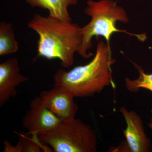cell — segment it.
<instances>
[{
    "label": "cell",
    "mask_w": 152,
    "mask_h": 152,
    "mask_svg": "<svg viewBox=\"0 0 152 152\" xmlns=\"http://www.w3.org/2000/svg\"><path fill=\"white\" fill-rule=\"evenodd\" d=\"M28 26L39 36L38 56L59 59L64 68L72 65L75 53H79L83 42L82 28L78 25L36 14Z\"/></svg>",
    "instance_id": "cell-1"
},
{
    "label": "cell",
    "mask_w": 152,
    "mask_h": 152,
    "mask_svg": "<svg viewBox=\"0 0 152 152\" xmlns=\"http://www.w3.org/2000/svg\"><path fill=\"white\" fill-rule=\"evenodd\" d=\"M137 69L139 71V77L135 80L126 78L125 84L127 89L132 93H137L141 88L149 90L152 92V73L147 74L145 73L143 69L133 63Z\"/></svg>",
    "instance_id": "cell-11"
},
{
    "label": "cell",
    "mask_w": 152,
    "mask_h": 152,
    "mask_svg": "<svg viewBox=\"0 0 152 152\" xmlns=\"http://www.w3.org/2000/svg\"><path fill=\"white\" fill-rule=\"evenodd\" d=\"M62 121L46 107L39 96L31 101L29 110L23 118L22 125L29 134L38 136L56 128Z\"/></svg>",
    "instance_id": "cell-5"
},
{
    "label": "cell",
    "mask_w": 152,
    "mask_h": 152,
    "mask_svg": "<svg viewBox=\"0 0 152 152\" xmlns=\"http://www.w3.org/2000/svg\"><path fill=\"white\" fill-rule=\"evenodd\" d=\"M19 141L20 142L23 148V152H41L42 147L45 148L39 140L38 136H32V137H27L26 135L18 133Z\"/></svg>",
    "instance_id": "cell-12"
},
{
    "label": "cell",
    "mask_w": 152,
    "mask_h": 152,
    "mask_svg": "<svg viewBox=\"0 0 152 152\" xmlns=\"http://www.w3.org/2000/svg\"><path fill=\"white\" fill-rule=\"evenodd\" d=\"M149 127L152 130V119L151 122L148 124Z\"/></svg>",
    "instance_id": "cell-14"
},
{
    "label": "cell",
    "mask_w": 152,
    "mask_h": 152,
    "mask_svg": "<svg viewBox=\"0 0 152 152\" xmlns=\"http://www.w3.org/2000/svg\"><path fill=\"white\" fill-rule=\"evenodd\" d=\"M115 63L110 47L99 41L94 58L89 63L69 71L58 70L54 76L55 86L64 87L78 98L91 96L110 86L115 88L111 69Z\"/></svg>",
    "instance_id": "cell-2"
},
{
    "label": "cell",
    "mask_w": 152,
    "mask_h": 152,
    "mask_svg": "<svg viewBox=\"0 0 152 152\" xmlns=\"http://www.w3.org/2000/svg\"><path fill=\"white\" fill-rule=\"evenodd\" d=\"M28 78L20 73L18 61L15 58L6 60L0 64V107L10 98L16 96L17 88Z\"/></svg>",
    "instance_id": "cell-8"
},
{
    "label": "cell",
    "mask_w": 152,
    "mask_h": 152,
    "mask_svg": "<svg viewBox=\"0 0 152 152\" xmlns=\"http://www.w3.org/2000/svg\"><path fill=\"white\" fill-rule=\"evenodd\" d=\"M33 7L46 9L49 12V16L67 22H71L72 19L68 8L75 5L77 0H25Z\"/></svg>",
    "instance_id": "cell-9"
},
{
    "label": "cell",
    "mask_w": 152,
    "mask_h": 152,
    "mask_svg": "<svg viewBox=\"0 0 152 152\" xmlns=\"http://www.w3.org/2000/svg\"><path fill=\"white\" fill-rule=\"evenodd\" d=\"M4 152H23L21 143L18 141L15 146H12L8 141L4 142Z\"/></svg>",
    "instance_id": "cell-13"
},
{
    "label": "cell",
    "mask_w": 152,
    "mask_h": 152,
    "mask_svg": "<svg viewBox=\"0 0 152 152\" xmlns=\"http://www.w3.org/2000/svg\"><path fill=\"white\" fill-rule=\"evenodd\" d=\"M39 96L46 107L61 120L75 118L78 107L74 102L75 96L68 89L55 86L52 89L41 92Z\"/></svg>",
    "instance_id": "cell-6"
},
{
    "label": "cell",
    "mask_w": 152,
    "mask_h": 152,
    "mask_svg": "<svg viewBox=\"0 0 152 152\" xmlns=\"http://www.w3.org/2000/svg\"><path fill=\"white\" fill-rule=\"evenodd\" d=\"M120 111L126 124V128L123 132L129 151L150 152L151 142L145 133L141 118L136 112L129 111L124 107H121Z\"/></svg>",
    "instance_id": "cell-7"
},
{
    "label": "cell",
    "mask_w": 152,
    "mask_h": 152,
    "mask_svg": "<svg viewBox=\"0 0 152 152\" xmlns=\"http://www.w3.org/2000/svg\"><path fill=\"white\" fill-rule=\"evenodd\" d=\"M88 7L85 12L86 15L91 17V21L82 28L83 42L79 54L84 58H91L94 54L89 50L92 47L93 37L102 36L105 39L110 46V40L115 33H123L137 37L140 40H145V35L135 34L126 30H120L116 26V22L127 23L129 17L126 11L118 6L113 0H100L95 1L88 0Z\"/></svg>",
    "instance_id": "cell-3"
},
{
    "label": "cell",
    "mask_w": 152,
    "mask_h": 152,
    "mask_svg": "<svg viewBox=\"0 0 152 152\" xmlns=\"http://www.w3.org/2000/svg\"><path fill=\"white\" fill-rule=\"evenodd\" d=\"M18 46L15 37L12 25L5 22L0 23V56L16 53Z\"/></svg>",
    "instance_id": "cell-10"
},
{
    "label": "cell",
    "mask_w": 152,
    "mask_h": 152,
    "mask_svg": "<svg viewBox=\"0 0 152 152\" xmlns=\"http://www.w3.org/2000/svg\"><path fill=\"white\" fill-rule=\"evenodd\" d=\"M38 139L55 152H95L98 140L96 131L81 120L62 121L56 128L41 134Z\"/></svg>",
    "instance_id": "cell-4"
}]
</instances>
